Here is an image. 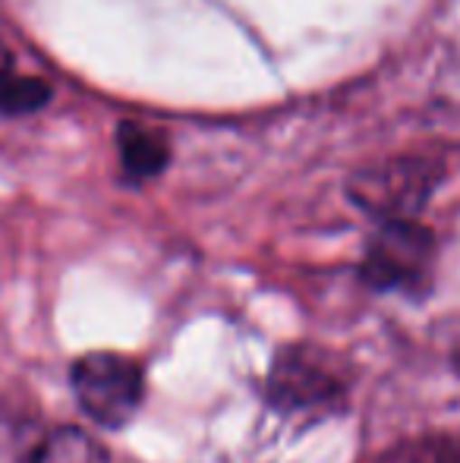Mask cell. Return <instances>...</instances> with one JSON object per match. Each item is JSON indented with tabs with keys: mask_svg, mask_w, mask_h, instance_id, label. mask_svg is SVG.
Wrapping results in <instances>:
<instances>
[{
	"mask_svg": "<svg viewBox=\"0 0 460 463\" xmlns=\"http://www.w3.org/2000/svg\"><path fill=\"white\" fill-rule=\"evenodd\" d=\"M347 394L350 384L338 363L309 344L281 347L265 375V403L296 426H313L344 413Z\"/></svg>",
	"mask_w": 460,
	"mask_h": 463,
	"instance_id": "obj_1",
	"label": "cell"
},
{
	"mask_svg": "<svg viewBox=\"0 0 460 463\" xmlns=\"http://www.w3.org/2000/svg\"><path fill=\"white\" fill-rule=\"evenodd\" d=\"M436 271V237L419 221H381L362 252L360 275L379 293L423 297Z\"/></svg>",
	"mask_w": 460,
	"mask_h": 463,
	"instance_id": "obj_2",
	"label": "cell"
},
{
	"mask_svg": "<svg viewBox=\"0 0 460 463\" xmlns=\"http://www.w3.org/2000/svg\"><path fill=\"white\" fill-rule=\"evenodd\" d=\"M70 384L80 410L101 429H123L146 401V369L117 350H92L70 366Z\"/></svg>",
	"mask_w": 460,
	"mask_h": 463,
	"instance_id": "obj_3",
	"label": "cell"
},
{
	"mask_svg": "<svg viewBox=\"0 0 460 463\" xmlns=\"http://www.w3.org/2000/svg\"><path fill=\"white\" fill-rule=\"evenodd\" d=\"M436 180L438 171L426 161H394L356 174L350 195L356 205L381 221H413V214L429 199Z\"/></svg>",
	"mask_w": 460,
	"mask_h": 463,
	"instance_id": "obj_4",
	"label": "cell"
},
{
	"mask_svg": "<svg viewBox=\"0 0 460 463\" xmlns=\"http://www.w3.org/2000/svg\"><path fill=\"white\" fill-rule=\"evenodd\" d=\"M117 155H120V167L129 180H152L171 161V148H167L164 136L155 129L142 127V123H120L117 129Z\"/></svg>",
	"mask_w": 460,
	"mask_h": 463,
	"instance_id": "obj_5",
	"label": "cell"
},
{
	"mask_svg": "<svg viewBox=\"0 0 460 463\" xmlns=\"http://www.w3.org/2000/svg\"><path fill=\"white\" fill-rule=\"evenodd\" d=\"M32 463H111V454H108V448L95 435L73 426H63L54 429L38 445Z\"/></svg>",
	"mask_w": 460,
	"mask_h": 463,
	"instance_id": "obj_6",
	"label": "cell"
},
{
	"mask_svg": "<svg viewBox=\"0 0 460 463\" xmlns=\"http://www.w3.org/2000/svg\"><path fill=\"white\" fill-rule=\"evenodd\" d=\"M379 463H460V439L455 435H426L388 451Z\"/></svg>",
	"mask_w": 460,
	"mask_h": 463,
	"instance_id": "obj_7",
	"label": "cell"
},
{
	"mask_svg": "<svg viewBox=\"0 0 460 463\" xmlns=\"http://www.w3.org/2000/svg\"><path fill=\"white\" fill-rule=\"evenodd\" d=\"M48 98L51 89L35 76H0V114H32V110L44 108Z\"/></svg>",
	"mask_w": 460,
	"mask_h": 463,
	"instance_id": "obj_8",
	"label": "cell"
},
{
	"mask_svg": "<svg viewBox=\"0 0 460 463\" xmlns=\"http://www.w3.org/2000/svg\"><path fill=\"white\" fill-rule=\"evenodd\" d=\"M6 73H13V61H10V51L0 42V76H6Z\"/></svg>",
	"mask_w": 460,
	"mask_h": 463,
	"instance_id": "obj_9",
	"label": "cell"
}]
</instances>
